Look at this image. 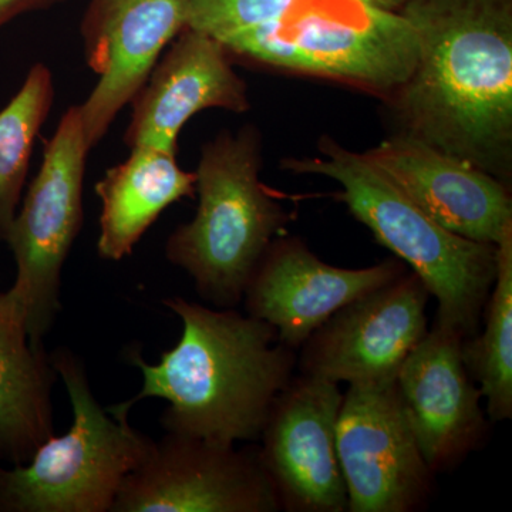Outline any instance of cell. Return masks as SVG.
<instances>
[{
    "label": "cell",
    "instance_id": "obj_1",
    "mask_svg": "<svg viewBox=\"0 0 512 512\" xmlns=\"http://www.w3.org/2000/svg\"><path fill=\"white\" fill-rule=\"evenodd\" d=\"M419 40L387 101L399 133L507 181L512 161L511 0H409Z\"/></svg>",
    "mask_w": 512,
    "mask_h": 512
},
{
    "label": "cell",
    "instance_id": "obj_2",
    "mask_svg": "<svg viewBox=\"0 0 512 512\" xmlns=\"http://www.w3.org/2000/svg\"><path fill=\"white\" fill-rule=\"evenodd\" d=\"M409 0H191L188 28L231 60L318 77L392 99L409 80L419 40Z\"/></svg>",
    "mask_w": 512,
    "mask_h": 512
},
{
    "label": "cell",
    "instance_id": "obj_3",
    "mask_svg": "<svg viewBox=\"0 0 512 512\" xmlns=\"http://www.w3.org/2000/svg\"><path fill=\"white\" fill-rule=\"evenodd\" d=\"M164 305L183 323L173 349L150 365L140 350L128 360L143 375V387L127 402L109 407L128 416L144 399H164L167 433L237 446L259 440L279 393L295 376L296 350L279 342L271 325L234 308H208L174 296Z\"/></svg>",
    "mask_w": 512,
    "mask_h": 512
},
{
    "label": "cell",
    "instance_id": "obj_4",
    "mask_svg": "<svg viewBox=\"0 0 512 512\" xmlns=\"http://www.w3.org/2000/svg\"><path fill=\"white\" fill-rule=\"evenodd\" d=\"M318 158H288L295 174L332 178L338 197L377 241L419 276L436 299L434 323L464 339L477 335L497 276V245L453 234L430 218L363 154L323 137Z\"/></svg>",
    "mask_w": 512,
    "mask_h": 512
},
{
    "label": "cell",
    "instance_id": "obj_5",
    "mask_svg": "<svg viewBox=\"0 0 512 512\" xmlns=\"http://www.w3.org/2000/svg\"><path fill=\"white\" fill-rule=\"evenodd\" d=\"M261 167L254 126L208 141L195 171L197 212L165 244L168 261L187 272L198 295L215 308H237L266 249L289 222L259 180Z\"/></svg>",
    "mask_w": 512,
    "mask_h": 512
},
{
    "label": "cell",
    "instance_id": "obj_6",
    "mask_svg": "<svg viewBox=\"0 0 512 512\" xmlns=\"http://www.w3.org/2000/svg\"><path fill=\"white\" fill-rule=\"evenodd\" d=\"M50 356L73 421L28 463L0 466V512H111L124 478L146 460L154 440L134 430L128 416L100 406L83 360L72 350Z\"/></svg>",
    "mask_w": 512,
    "mask_h": 512
},
{
    "label": "cell",
    "instance_id": "obj_7",
    "mask_svg": "<svg viewBox=\"0 0 512 512\" xmlns=\"http://www.w3.org/2000/svg\"><path fill=\"white\" fill-rule=\"evenodd\" d=\"M90 148L79 104L66 110L46 144L8 239L16 276L0 292V318L43 343L60 312L64 262L83 227V190Z\"/></svg>",
    "mask_w": 512,
    "mask_h": 512
},
{
    "label": "cell",
    "instance_id": "obj_8",
    "mask_svg": "<svg viewBox=\"0 0 512 512\" xmlns=\"http://www.w3.org/2000/svg\"><path fill=\"white\" fill-rule=\"evenodd\" d=\"M346 512H416L427 507L434 476L404 412L396 380L349 384L338 419Z\"/></svg>",
    "mask_w": 512,
    "mask_h": 512
},
{
    "label": "cell",
    "instance_id": "obj_9",
    "mask_svg": "<svg viewBox=\"0 0 512 512\" xmlns=\"http://www.w3.org/2000/svg\"><path fill=\"white\" fill-rule=\"evenodd\" d=\"M258 447L167 433L131 471L111 512H276Z\"/></svg>",
    "mask_w": 512,
    "mask_h": 512
},
{
    "label": "cell",
    "instance_id": "obj_10",
    "mask_svg": "<svg viewBox=\"0 0 512 512\" xmlns=\"http://www.w3.org/2000/svg\"><path fill=\"white\" fill-rule=\"evenodd\" d=\"M342 400L338 383L301 373L272 404L258 453L281 511H348L338 453Z\"/></svg>",
    "mask_w": 512,
    "mask_h": 512
},
{
    "label": "cell",
    "instance_id": "obj_11",
    "mask_svg": "<svg viewBox=\"0 0 512 512\" xmlns=\"http://www.w3.org/2000/svg\"><path fill=\"white\" fill-rule=\"evenodd\" d=\"M430 298L409 269L326 320L301 346L296 367L338 384L393 382L429 332Z\"/></svg>",
    "mask_w": 512,
    "mask_h": 512
},
{
    "label": "cell",
    "instance_id": "obj_12",
    "mask_svg": "<svg viewBox=\"0 0 512 512\" xmlns=\"http://www.w3.org/2000/svg\"><path fill=\"white\" fill-rule=\"evenodd\" d=\"M190 6L191 0H89L80 33L84 57L99 82L79 107L92 150L187 28Z\"/></svg>",
    "mask_w": 512,
    "mask_h": 512
},
{
    "label": "cell",
    "instance_id": "obj_13",
    "mask_svg": "<svg viewBox=\"0 0 512 512\" xmlns=\"http://www.w3.org/2000/svg\"><path fill=\"white\" fill-rule=\"evenodd\" d=\"M407 271L397 258L367 268H340L319 259L301 238H275L242 302L248 315L271 325L279 342L298 352L340 309Z\"/></svg>",
    "mask_w": 512,
    "mask_h": 512
},
{
    "label": "cell",
    "instance_id": "obj_14",
    "mask_svg": "<svg viewBox=\"0 0 512 512\" xmlns=\"http://www.w3.org/2000/svg\"><path fill=\"white\" fill-rule=\"evenodd\" d=\"M464 340L433 323L396 377L404 412L436 476L450 473L483 446L491 423L464 360Z\"/></svg>",
    "mask_w": 512,
    "mask_h": 512
},
{
    "label": "cell",
    "instance_id": "obj_15",
    "mask_svg": "<svg viewBox=\"0 0 512 512\" xmlns=\"http://www.w3.org/2000/svg\"><path fill=\"white\" fill-rule=\"evenodd\" d=\"M365 156L409 200L453 234L498 245L512 232L507 185L476 165L402 133L382 141Z\"/></svg>",
    "mask_w": 512,
    "mask_h": 512
},
{
    "label": "cell",
    "instance_id": "obj_16",
    "mask_svg": "<svg viewBox=\"0 0 512 512\" xmlns=\"http://www.w3.org/2000/svg\"><path fill=\"white\" fill-rule=\"evenodd\" d=\"M124 143L177 154L178 137L202 110L245 113L247 84L235 73L227 50L201 30L185 28L148 74L134 99Z\"/></svg>",
    "mask_w": 512,
    "mask_h": 512
},
{
    "label": "cell",
    "instance_id": "obj_17",
    "mask_svg": "<svg viewBox=\"0 0 512 512\" xmlns=\"http://www.w3.org/2000/svg\"><path fill=\"white\" fill-rule=\"evenodd\" d=\"M96 185L101 201L97 252L106 261L133 254L147 229L174 202L195 195V173L180 167L177 154L151 147L130 148Z\"/></svg>",
    "mask_w": 512,
    "mask_h": 512
},
{
    "label": "cell",
    "instance_id": "obj_18",
    "mask_svg": "<svg viewBox=\"0 0 512 512\" xmlns=\"http://www.w3.org/2000/svg\"><path fill=\"white\" fill-rule=\"evenodd\" d=\"M52 356L18 326L0 318V461L28 463L55 436Z\"/></svg>",
    "mask_w": 512,
    "mask_h": 512
},
{
    "label": "cell",
    "instance_id": "obj_19",
    "mask_svg": "<svg viewBox=\"0 0 512 512\" xmlns=\"http://www.w3.org/2000/svg\"><path fill=\"white\" fill-rule=\"evenodd\" d=\"M481 335L463 343L464 360L491 423L512 419V232L497 245V276Z\"/></svg>",
    "mask_w": 512,
    "mask_h": 512
},
{
    "label": "cell",
    "instance_id": "obj_20",
    "mask_svg": "<svg viewBox=\"0 0 512 512\" xmlns=\"http://www.w3.org/2000/svg\"><path fill=\"white\" fill-rule=\"evenodd\" d=\"M55 100L52 72L43 63L30 67L25 82L0 110V242L5 244L18 214L29 173L33 144Z\"/></svg>",
    "mask_w": 512,
    "mask_h": 512
},
{
    "label": "cell",
    "instance_id": "obj_21",
    "mask_svg": "<svg viewBox=\"0 0 512 512\" xmlns=\"http://www.w3.org/2000/svg\"><path fill=\"white\" fill-rule=\"evenodd\" d=\"M67 0H0V30L28 13L55 8Z\"/></svg>",
    "mask_w": 512,
    "mask_h": 512
}]
</instances>
